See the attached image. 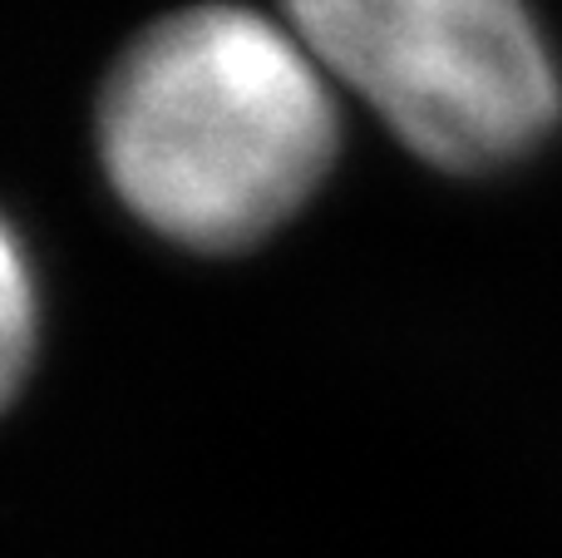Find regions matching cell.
<instances>
[{"mask_svg":"<svg viewBox=\"0 0 562 558\" xmlns=\"http://www.w3.org/2000/svg\"><path fill=\"white\" fill-rule=\"evenodd\" d=\"M336 94L281 10L193 0L148 20L104 69L99 174L158 243L198 257L252 253L336 168Z\"/></svg>","mask_w":562,"mask_h":558,"instance_id":"cell-1","label":"cell"},{"mask_svg":"<svg viewBox=\"0 0 562 558\" xmlns=\"http://www.w3.org/2000/svg\"><path fill=\"white\" fill-rule=\"evenodd\" d=\"M330 85L409 154L488 174L553 134L562 79L528 0H277Z\"/></svg>","mask_w":562,"mask_h":558,"instance_id":"cell-2","label":"cell"},{"mask_svg":"<svg viewBox=\"0 0 562 558\" xmlns=\"http://www.w3.org/2000/svg\"><path fill=\"white\" fill-rule=\"evenodd\" d=\"M45 342V277L20 223L0 208V415L20 401Z\"/></svg>","mask_w":562,"mask_h":558,"instance_id":"cell-3","label":"cell"}]
</instances>
